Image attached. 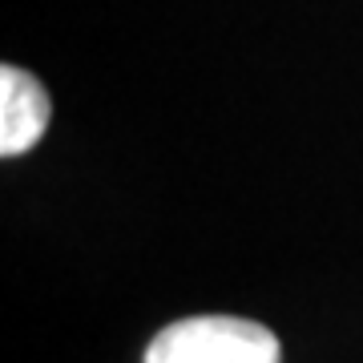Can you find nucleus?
Listing matches in <instances>:
<instances>
[{
  "mask_svg": "<svg viewBox=\"0 0 363 363\" xmlns=\"http://www.w3.org/2000/svg\"><path fill=\"white\" fill-rule=\"evenodd\" d=\"M145 363H279V339L250 319L202 315L169 323L150 343Z\"/></svg>",
  "mask_w": 363,
  "mask_h": 363,
  "instance_id": "1",
  "label": "nucleus"
},
{
  "mask_svg": "<svg viewBox=\"0 0 363 363\" xmlns=\"http://www.w3.org/2000/svg\"><path fill=\"white\" fill-rule=\"evenodd\" d=\"M49 130V93L25 69H0V154L16 157Z\"/></svg>",
  "mask_w": 363,
  "mask_h": 363,
  "instance_id": "2",
  "label": "nucleus"
}]
</instances>
